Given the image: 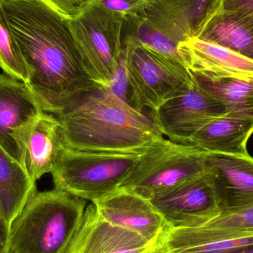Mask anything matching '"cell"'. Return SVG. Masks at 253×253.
<instances>
[{"mask_svg": "<svg viewBox=\"0 0 253 253\" xmlns=\"http://www.w3.org/2000/svg\"><path fill=\"white\" fill-rule=\"evenodd\" d=\"M44 112L57 115L100 88L86 71L69 20L42 0H0Z\"/></svg>", "mask_w": 253, "mask_h": 253, "instance_id": "cell-1", "label": "cell"}, {"mask_svg": "<svg viewBox=\"0 0 253 253\" xmlns=\"http://www.w3.org/2000/svg\"><path fill=\"white\" fill-rule=\"evenodd\" d=\"M56 117L62 146L70 150L144 153L165 138L150 114L134 108L111 87L84 95Z\"/></svg>", "mask_w": 253, "mask_h": 253, "instance_id": "cell-2", "label": "cell"}, {"mask_svg": "<svg viewBox=\"0 0 253 253\" xmlns=\"http://www.w3.org/2000/svg\"><path fill=\"white\" fill-rule=\"evenodd\" d=\"M87 201L61 190L37 192L10 226V253H68Z\"/></svg>", "mask_w": 253, "mask_h": 253, "instance_id": "cell-3", "label": "cell"}, {"mask_svg": "<svg viewBox=\"0 0 253 253\" xmlns=\"http://www.w3.org/2000/svg\"><path fill=\"white\" fill-rule=\"evenodd\" d=\"M123 41L129 102L138 111L156 112L165 102L194 84L193 74L181 59L137 44L124 34Z\"/></svg>", "mask_w": 253, "mask_h": 253, "instance_id": "cell-4", "label": "cell"}, {"mask_svg": "<svg viewBox=\"0 0 253 253\" xmlns=\"http://www.w3.org/2000/svg\"><path fill=\"white\" fill-rule=\"evenodd\" d=\"M143 153L79 151L62 146L50 172L54 189L99 200L120 190Z\"/></svg>", "mask_w": 253, "mask_h": 253, "instance_id": "cell-5", "label": "cell"}, {"mask_svg": "<svg viewBox=\"0 0 253 253\" xmlns=\"http://www.w3.org/2000/svg\"><path fill=\"white\" fill-rule=\"evenodd\" d=\"M204 153L164 138L143 153L120 189L151 199L207 172Z\"/></svg>", "mask_w": 253, "mask_h": 253, "instance_id": "cell-6", "label": "cell"}, {"mask_svg": "<svg viewBox=\"0 0 253 253\" xmlns=\"http://www.w3.org/2000/svg\"><path fill=\"white\" fill-rule=\"evenodd\" d=\"M126 17L95 3L69 20L86 71L95 83L111 87L120 68Z\"/></svg>", "mask_w": 253, "mask_h": 253, "instance_id": "cell-7", "label": "cell"}, {"mask_svg": "<svg viewBox=\"0 0 253 253\" xmlns=\"http://www.w3.org/2000/svg\"><path fill=\"white\" fill-rule=\"evenodd\" d=\"M164 136L188 144L190 138L211 120L227 114L225 107L194 84L150 114Z\"/></svg>", "mask_w": 253, "mask_h": 253, "instance_id": "cell-8", "label": "cell"}, {"mask_svg": "<svg viewBox=\"0 0 253 253\" xmlns=\"http://www.w3.org/2000/svg\"><path fill=\"white\" fill-rule=\"evenodd\" d=\"M148 200L171 228L199 227L221 214L208 172Z\"/></svg>", "mask_w": 253, "mask_h": 253, "instance_id": "cell-9", "label": "cell"}, {"mask_svg": "<svg viewBox=\"0 0 253 253\" xmlns=\"http://www.w3.org/2000/svg\"><path fill=\"white\" fill-rule=\"evenodd\" d=\"M42 112L28 84L0 74V146L23 166L25 138Z\"/></svg>", "mask_w": 253, "mask_h": 253, "instance_id": "cell-10", "label": "cell"}, {"mask_svg": "<svg viewBox=\"0 0 253 253\" xmlns=\"http://www.w3.org/2000/svg\"><path fill=\"white\" fill-rule=\"evenodd\" d=\"M204 159L221 214L233 213L253 206V157L251 155L205 151Z\"/></svg>", "mask_w": 253, "mask_h": 253, "instance_id": "cell-11", "label": "cell"}, {"mask_svg": "<svg viewBox=\"0 0 253 253\" xmlns=\"http://www.w3.org/2000/svg\"><path fill=\"white\" fill-rule=\"evenodd\" d=\"M159 242L111 224L93 203L86 208L81 225L68 253H156Z\"/></svg>", "mask_w": 253, "mask_h": 253, "instance_id": "cell-12", "label": "cell"}, {"mask_svg": "<svg viewBox=\"0 0 253 253\" xmlns=\"http://www.w3.org/2000/svg\"><path fill=\"white\" fill-rule=\"evenodd\" d=\"M221 0H153L141 16L179 44L196 38Z\"/></svg>", "mask_w": 253, "mask_h": 253, "instance_id": "cell-13", "label": "cell"}, {"mask_svg": "<svg viewBox=\"0 0 253 253\" xmlns=\"http://www.w3.org/2000/svg\"><path fill=\"white\" fill-rule=\"evenodd\" d=\"M92 203L106 221L135 232L150 242H159L167 227L150 200L132 192L120 189Z\"/></svg>", "mask_w": 253, "mask_h": 253, "instance_id": "cell-14", "label": "cell"}, {"mask_svg": "<svg viewBox=\"0 0 253 253\" xmlns=\"http://www.w3.org/2000/svg\"><path fill=\"white\" fill-rule=\"evenodd\" d=\"M178 53L192 74L253 78V61L221 46L192 38L178 44Z\"/></svg>", "mask_w": 253, "mask_h": 253, "instance_id": "cell-15", "label": "cell"}, {"mask_svg": "<svg viewBox=\"0 0 253 253\" xmlns=\"http://www.w3.org/2000/svg\"><path fill=\"white\" fill-rule=\"evenodd\" d=\"M56 116L42 112L33 123L24 144V166L33 181L50 173L62 147Z\"/></svg>", "mask_w": 253, "mask_h": 253, "instance_id": "cell-16", "label": "cell"}, {"mask_svg": "<svg viewBox=\"0 0 253 253\" xmlns=\"http://www.w3.org/2000/svg\"><path fill=\"white\" fill-rule=\"evenodd\" d=\"M253 133V117L226 115L207 123L190 138L188 144L204 151L248 155V140Z\"/></svg>", "mask_w": 253, "mask_h": 253, "instance_id": "cell-17", "label": "cell"}, {"mask_svg": "<svg viewBox=\"0 0 253 253\" xmlns=\"http://www.w3.org/2000/svg\"><path fill=\"white\" fill-rule=\"evenodd\" d=\"M196 38L253 61V23L237 13L218 9Z\"/></svg>", "mask_w": 253, "mask_h": 253, "instance_id": "cell-18", "label": "cell"}, {"mask_svg": "<svg viewBox=\"0 0 253 253\" xmlns=\"http://www.w3.org/2000/svg\"><path fill=\"white\" fill-rule=\"evenodd\" d=\"M37 192L25 167L0 146V211L9 225Z\"/></svg>", "mask_w": 253, "mask_h": 253, "instance_id": "cell-19", "label": "cell"}, {"mask_svg": "<svg viewBox=\"0 0 253 253\" xmlns=\"http://www.w3.org/2000/svg\"><path fill=\"white\" fill-rule=\"evenodd\" d=\"M192 74L200 88L225 107L227 114L253 117V78Z\"/></svg>", "mask_w": 253, "mask_h": 253, "instance_id": "cell-20", "label": "cell"}, {"mask_svg": "<svg viewBox=\"0 0 253 253\" xmlns=\"http://www.w3.org/2000/svg\"><path fill=\"white\" fill-rule=\"evenodd\" d=\"M123 34L137 44L180 59L178 43L155 28L141 16L126 17Z\"/></svg>", "mask_w": 253, "mask_h": 253, "instance_id": "cell-21", "label": "cell"}, {"mask_svg": "<svg viewBox=\"0 0 253 253\" xmlns=\"http://www.w3.org/2000/svg\"><path fill=\"white\" fill-rule=\"evenodd\" d=\"M0 68L3 72L28 84L29 72L14 36L0 10Z\"/></svg>", "mask_w": 253, "mask_h": 253, "instance_id": "cell-22", "label": "cell"}, {"mask_svg": "<svg viewBox=\"0 0 253 253\" xmlns=\"http://www.w3.org/2000/svg\"><path fill=\"white\" fill-rule=\"evenodd\" d=\"M227 233L253 236V206L233 213L221 214L203 225Z\"/></svg>", "mask_w": 253, "mask_h": 253, "instance_id": "cell-23", "label": "cell"}, {"mask_svg": "<svg viewBox=\"0 0 253 253\" xmlns=\"http://www.w3.org/2000/svg\"><path fill=\"white\" fill-rule=\"evenodd\" d=\"M153 0H96V3L126 17L141 16Z\"/></svg>", "mask_w": 253, "mask_h": 253, "instance_id": "cell-24", "label": "cell"}, {"mask_svg": "<svg viewBox=\"0 0 253 253\" xmlns=\"http://www.w3.org/2000/svg\"><path fill=\"white\" fill-rule=\"evenodd\" d=\"M45 4L56 10L68 20L77 19L89 7L96 3V0H42Z\"/></svg>", "mask_w": 253, "mask_h": 253, "instance_id": "cell-25", "label": "cell"}, {"mask_svg": "<svg viewBox=\"0 0 253 253\" xmlns=\"http://www.w3.org/2000/svg\"><path fill=\"white\" fill-rule=\"evenodd\" d=\"M218 9L237 13L253 23V0H221Z\"/></svg>", "mask_w": 253, "mask_h": 253, "instance_id": "cell-26", "label": "cell"}, {"mask_svg": "<svg viewBox=\"0 0 253 253\" xmlns=\"http://www.w3.org/2000/svg\"><path fill=\"white\" fill-rule=\"evenodd\" d=\"M9 239L10 225L7 224L0 211V253H10Z\"/></svg>", "mask_w": 253, "mask_h": 253, "instance_id": "cell-27", "label": "cell"}, {"mask_svg": "<svg viewBox=\"0 0 253 253\" xmlns=\"http://www.w3.org/2000/svg\"><path fill=\"white\" fill-rule=\"evenodd\" d=\"M227 253H253V243L239 247Z\"/></svg>", "mask_w": 253, "mask_h": 253, "instance_id": "cell-28", "label": "cell"}, {"mask_svg": "<svg viewBox=\"0 0 253 253\" xmlns=\"http://www.w3.org/2000/svg\"><path fill=\"white\" fill-rule=\"evenodd\" d=\"M162 253V251H161V250H160V251H159V252H157V253Z\"/></svg>", "mask_w": 253, "mask_h": 253, "instance_id": "cell-29", "label": "cell"}]
</instances>
